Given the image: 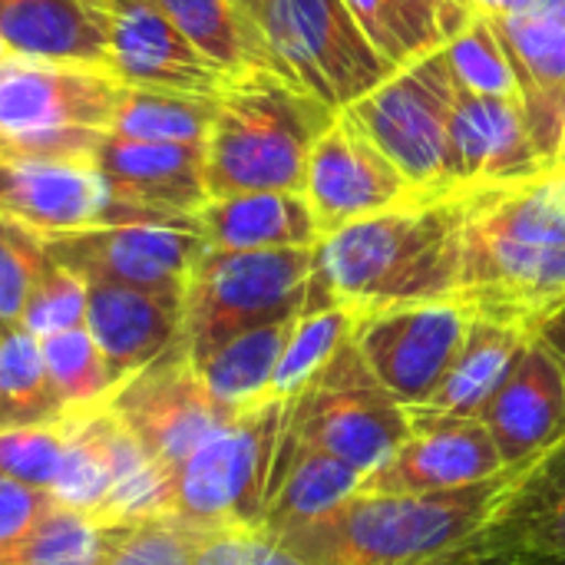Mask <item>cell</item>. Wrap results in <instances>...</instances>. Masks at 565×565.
I'll return each mask as SVG.
<instances>
[{"label": "cell", "instance_id": "cell-45", "mask_svg": "<svg viewBox=\"0 0 565 565\" xmlns=\"http://www.w3.org/2000/svg\"><path fill=\"white\" fill-rule=\"evenodd\" d=\"M480 17H510L533 7V0H470Z\"/></svg>", "mask_w": 565, "mask_h": 565}, {"label": "cell", "instance_id": "cell-20", "mask_svg": "<svg viewBox=\"0 0 565 565\" xmlns=\"http://www.w3.org/2000/svg\"><path fill=\"white\" fill-rule=\"evenodd\" d=\"M93 166L116 199L166 218H192L209 202L205 146L195 142H139L106 132Z\"/></svg>", "mask_w": 565, "mask_h": 565}, {"label": "cell", "instance_id": "cell-31", "mask_svg": "<svg viewBox=\"0 0 565 565\" xmlns=\"http://www.w3.org/2000/svg\"><path fill=\"white\" fill-rule=\"evenodd\" d=\"M116 526L53 507L23 540L0 550V565H103Z\"/></svg>", "mask_w": 565, "mask_h": 565}, {"label": "cell", "instance_id": "cell-2", "mask_svg": "<svg viewBox=\"0 0 565 565\" xmlns=\"http://www.w3.org/2000/svg\"><path fill=\"white\" fill-rule=\"evenodd\" d=\"M457 298L477 315L540 334L565 308V172L467 189Z\"/></svg>", "mask_w": 565, "mask_h": 565}, {"label": "cell", "instance_id": "cell-10", "mask_svg": "<svg viewBox=\"0 0 565 565\" xmlns=\"http://www.w3.org/2000/svg\"><path fill=\"white\" fill-rule=\"evenodd\" d=\"M285 430L295 440L338 457L367 480L404 444L411 411L381 387L351 338L331 364L288 401Z\"/></svg>", "mask_w": 565, "mask_h": 565}, {"label": "cell", "instance_id": "cell-24", "mask_svg": "<svg viewBox=\"0 0 565 565\" xmlns=\"http://www.w3.org/2000/svg\"><path fill=\"white\" fill-rule=\"evenodd\" d=\"M361 487L364 477L354 467L341 463L338 457L318 447L295 440L285 430L262 530L275 540H285L288 533L305 530L331 510H338L341 503H348L354 493H361Z\"/></svg>", "mask_w": 565, "mask_h": 565}, {"label": "cell", "instance_id": "cell-37", "mask_svg": "<svg viewBox=\"0 0 565 565\" xmlns=\"http://www.w3.org/2000/svg\"><path fill=\"white\" fill-rule=\"evenodd\" d=\"M202 530L189 526L175 513L149 516L116 526L109 556L103 565H192Z\"/></svg>", "mask_w": 565, "mask_h": 565}, {"label": "cell", "instance_id": "cell-4", "mask_svg": "<svg viewBox=\"0 0 565 565\" xmlns=\"http://www.w3.org/2000/svg\"><path fill=\"white\" fill-rule=\"evenodd\" d=\"M334 116V109L268 70L228 76L205 139L209 199L305 192L311 146Z\"/></svg>", "mask_w": 565, "mask_h": 565}, {"label": "cell", "instance_id": "cell-12", "mask_svg": "<svg viewBox=\"0 0 565 565\" xmlns=\"http://www.w3.org/2000/svg\"><path fill=\"white\" fill-rule=\"evenodd\" d=\"M106 407L172 477L222 424L238 414L212 397L182 344L119 384Z\"/></svg>", "mask_w": 565, "mask_h": 565}, {"label": "cell", "instance_id": "cell-22", "mask_svg": "<svg viewBox=\"0 0 565 565\" xmlns=\"http://www.w3.org/2000/svg\"><path fill=\"white\" fill-rule=\"evenodd\" d=\"M487 20L510 56L530 136L546 169H553L565 132V23L540 10Z\"/></svg>", "mask_w": 565, "mask_h": 565}, {"label": "cell", "instance_id": "cell-44", "mask_svg": "<svg viewBox=\"0 0 565 565\" xmlns=\"http://www.w3.org/2000/svg\"><path fill=\"white\" fill-rule=\"evenodd\" d=\"M417 3H424L427 10H434V17L440 20V30H444L447 40H454L473 17H480L470 0H417Z\"/></svg>", "mask_w": 565, "mask_h": 565}, {"label": "cell", "instance_id": "cell-13", "mask_svg": "<svg viewBox=\"0 0 565 565\" xmlns=\"http://www.w3.org/2000/svg\"><path fill=\"white\" fill-rule=\"evenodd\" d=\"M473 311L460 298L404 305L358 321L354 344L381 387L407 411L427 407L457 361Z\"/></svg>", "mask_w": 565, "mask_h": 565}, {"label": "cell", "instance_id": "cell-30", "mask_svg": "<svg viewBox=\"0 0 565 565\" xmlns=\"http://www.w3.org/2000/svg\"><path fill=\"white\" fill-rule=\"evenodd\" d=\"M182 36L228 76L262 70L252 30L235 0H152Z\"/></svg>", "mask_w": 565, "mask_h": 565}, {"label": "cell", "instance_id": "cell-32", "mask_svg": "<svg viewBox=\"0 0 565 565\" xmlns=\"http://www.w3.org/2000/svg\"><path fill=\"white\" fill-rule=\"evenodd\" d=\"M358 321L361 318L341 305L298 315L291 338L285 344V354L278 361L275 381H271V397L295 401L331 364V358L354 338Z\"/></svg>", "mask_w": 565, "mask_h": 565}, {"label": "cell", "instance_id": "cell-8", "mask_svg": "<svg viewBox=\"0 0 565 565\" xmlns=\"http://www.w3.org/2000/svg\"><path fill=\"white\" fill-rule=\"evenodd\" d=\"M288 401H262L222 424L179 470L172 513L189 526L262 530Z\"/></svg>", "mask_w": 565, "mask_h": 565}, {"label": "cell", "instance_id": "cell-11", "mask_svg": "<svg viewBox=\"0 0 565 565\" xmlns=\"http://www.w3.org/2000/svg\"><path fill=\"white\" fill-rule=\"evenodd\" d=\"M0 222L36 238L99 225H192L136 209L109 192L93 159H0Z\"/></svg>", "mask_w": 565, "mask_h": 565}, {"label": "cell", "instance_id": "cell-15", "mask_svg": "<svg viewBox=\"0 0 565 565\" xmlns=\"http://www.w3.org/2000/svg\"><path fill=\"white\" fill-rule=\"evenodd\" d=\"M510 473L480 417L411 411L404 444L381 463L361 493H447Z\"/></svg>", "mask_w": 565, "mask_h": 565}, {"label": "cell", "instance_id": "cell-19", "mask_svg": "<svg viewBox=\"0 0 565 565\" xmlns=\"http://www.w3.org/2000/svg\"><path fill=\"white\" fill-rule=\"evenodd\" d=\"M550 172L523 116L510 96H477L457 89L450 113V185L490 189Z\"/></svg>", "mask_w": 565, "mask_h": 565}, {"label": "cell", "instance_id": "cell-1", "mask_svg": "<svg viewBox=\"0 0 565 565\" xmlns=\"http://www.w3.org/2000/svg\"><path fill=\"white\" fill-rule=\"evenodd\" d=\"M467 189L420 192L315 245L305 311L341 305L358 318L457 298ZM301 311V315H305Z\"/></svg>", "mask_w": 565, "mask_h": 565}, {"label": "cell", "instance_id": "cell-43", "mask_svg": "<svg viewBox=\"0 0 565 565\" xmlns=\"http://www.w3.org/2000/svg\"><path fill=\"white\" fill-rule=\"evenodd\" d=\"M53 507L56 503L43 490H33L0 473V550L23 540Z\"/></svg>", "mask_w": 565, "mask_h": 565}, {"label": "cell", "instance_id": "cell-47", "mask_svg": "<svg viewBox=\"0 0 565 565\" xmlns=\"http://www.w3.org/2000/svg\"><path fill=\"white\" fill-rule=\"evenodd\" d=\"M497 565H565L563 556H513V559H497Z\"/></svg>", "mask_w": 565, "mask_h": 565}, {"label": "cell", "instance_id": "cell-40", "mask_svg": "<svg viewBox=\"0 0 565 565\" xmlns=\"http://www.w3.org/2000/svg\"><path fill=\"white\" fill-rule=\"evenodd\" d=\"M50 265L43 242L10 222H0V334L20 328L26 298Z\"/></svg>", "mask_w": 565, "mask_h": 565}, {"label": "cell", "instance_id": "cell-26", "mask_svg": "<svg viewBox=\"0 0 565 565\" xmlns=\"http://www.w3.org/2000/svg\"><path fill=\"white\" fill-rule=\"evenodd\" d=\"M533 338L536 334L473 315L467 341L457 361L450 364L447 377L427 401V411L454 414V417H480L483 407L493 401V394L507 384V377L513 374Z\"/></svg>", "mask_w": 565, "mask_h": 565}, {"label": "cell", "instance_id": "cell-6", "mask_svg": "<svg viewBox=\"0 0 565 565\" xmlns=\"http://www.w3.org/2000/svg\"><path fill=\"white\" fill-rule=\"evenodd\" d=\"M122 83L99 66L0 60V159H93Z\"/></svg>", "mask_w": 565, "mask_h": 565}, {"label": "cell", "instance_id": "cell-17", "mask_svg": "<svg viewBox=\"0 0 565 565\" xmlns=\"http://www.w3.org/2000/svg\"><path fill=\"white\" fill-rule=\"evenodd\" d=\"M106 73L129 89L218 96L228 73L205 60L152 0H106Z\"/></svg>", "mask_w": 565, "mask_h": 565}, {"label": "cell", "instance_id": "cell-3", "mask_svg": "<svg viewBox=\"0 0 565 565\" xmlns=\"http://www.w3.org/2000/svg\"><path fill=\"white\" fill-rule=\"evenodd\" d=\"M513 477L447 493H354L278 543L305 565H497L480 536Z\"/></svg>", "mask_w": 565, "mask_h": 565}, {"label": "cell", "instance_id": "cell-50", "mask_svg": "<svg viewBox=\"0 0 565 565\" xmlns=\"http://www.w3.org/2000/svg\"><path fill=\"white\" fill-rule=\"evenodd\" d=\"M86 3H93V7H99V10H103V3H106V0H86Z\"/></svg>", "mask_w": 565, "mask_h": 565}, {"label": "cell", "instance_id": "cell-7", "mask_svg": "<svg viewBox=\"0 0 565 565\" xmlns=\"http://www.w3.org/2000/svg\"><path fill=\"white\" fill-rule=\"evenodd\" d=\"M315 248H205L182 288V348L192 364L232 338L298 318L308 305Z\"/></svg>", "mask_w": 565, "mask_h": 565}, {"label": "cell", "instance_id": "cell-35", "mask_svg": "<svg viewBox=\"0 0 565 565\" xmlns=\"http://www.w3.org/2000/svg\"><path fill=\"white\" fill-rule=\"evenodd\" d=\"M454 86L477 96H510L520 99L516 76L497 26L487 17H473L454 40L444 46Z\"/></svg>", "mask_w": 565, "mask_h": 565}, {"label": "cell", "instance_id": "cell-16", "mask_svg": "<svg viewBox=\"0 0 565 565\" xmlns=\"http://www.w3.org/2000/svg\"><path fill=\"white\" fill-rule=\"evenodd\" d=\"M414 195L420 192L401 175V169L341 113L311 146L305 199L318 218L321 238Z\"/></svg>", "mask_w": 565, "mask_h": 565}, {"label": "cell", "instance_id": "cell-38", "mask_svg": "<svg viewBox=\"0 0 565 565\" xmlns=\"http://www.w3.org/2000/svg\"><path fill=\"white\" fill-rule=\"evenodd\" d=\"M66 450V414L50 424L0 430V473L50 497Z\"/></svg>", "mask_w": 565, "mask_h": 565}, {"label": "cell", "instance_id": "cell-39", "mask_svg": "<svg viewBox=\"0 0 565 565\" xmlns=\"http://www.w3.org/2000/svg\"><path fill=\"white\" fill-rule=\"evenodd\" d=\"M86 298L89 285L79 275L66 271L63 265L50 262L26 298L20 328H26L40 341L50 334L86 328Z\"/></svg>", "mask_w": 565, "mask_h": 565}, {"label": "cell", "instance_id": "cell-23", "mask_svg": "<svg viewBox=\"0 0 565 565\" xmlns=\"http://www.w3.org/2000/svg\"><path fill=\"white\" fill-rule=\"evenodd\" d=\"M195 222L205 248L218 252L315 248L321 242L305 192H242L209 199L195 212Z\"/></svg>", "mask_w": 565, "mask_h": 565}, {"label": "cell", "instance_id": "cell-33", "mask_svg": "<svg viewBox=\"0 0 565 565\" xmlns=\"http://www.w3.org/2000/svg\"><path fill=\"white\" fill-rule=\"evenodd\" d=\"M40 351H43V367H46L50 387L66 414L103 407L116 394L109 364L86 328L50 334L40 341Z\"/></svg>", "mask_w": 565, "mask_h": 565}, {"label": "cell", "instance_id": "cell-21", "mask_svg": "<svg viewBox=\"0 0 565 565\" xmlns=\"http://www.w3.org/2000/svg\"><path fill=\"white\" fill-rule=\"evenodd\" d=\"M86 331L119 387L182 344V291L89 285Z\"/></svg>", "mask_w": 565, "mask_h": 565}, {"label": "cell", "instance_id": "cell-9", "mask_svg": "<svg viewBox=\"0 0 565 565\" xmlns=\"http://www.w3.org/2000/svg\"><path fill=\"white\" fill-rule=\"evenodd\" d=\"M454 76L444 46L401 66L341 116L367 136L417 192H457L450 185Z\"/></svg>", "mask_w": 565, "mask_h": 565}, {"label": "cell", "instance_id": "cell-48", "mask_svg": "<svg viewBox=\"0 0 565 565\" xmlns=\"http://www.w3.org/2000/svg\"><path fill=\"white\" fill-rule=\"evenodd\" d=\"M550 172H565V132H563V142H559V152H556V162H553V169Z\"/></svg>", "mask_w": 565, "mask_h": 565}, {"label": "cell", "instance_id": "cell-18", "mask_svg": "<svg viewBox=\"0 0 565 565\" xmlns=\"http://www.w3.org/2000/svg\"><path fill=\"white\" fill-rule=\"evenodd\" d=\"M487 424L510 473L530 470L565 437V361L536 334L507 384L483 407Z\"/></svg>", "mask_w": 565, "mask_h": 565}, {"label": "cell", "instance_id": "cell-28", "mask_svg": "<svg viewBox=\"0 0 565 565\" xmlns=\"http://www.w3.org/2000/svg\"><path fill=\"white\" fill-rule=\"evenodd\" d=\"M218 96L172 89H122L109 132L139 142H195L205 146L215 122Z\"/></svg>", "mask_w": 565, "mask_h": 565}, {"label": "cell", "instance_id": "cell-42", "mask_svg": "<svg viewBox=\"0 0 565 565\" xmlns=\"http://www.w3.org/2000/svg\"><path fill=\"white\" fill-rule=\"evenodd\" d=\"M556 493H565V437L550 447L530 470L516 473L500 500V510L493 513L503 516V513H513V510H523V507H533L540 500H550Z\"/></svg>", "mask_w": 565, "mask_h": 565}, {"label": "cell", "instance_id": "cell-5", "mask_svg": "<svg viewBox=\"0 0 565 565\" xmlns=\"http://www.w3.org/2000/svg\"><path fill=\"white\" fill-rule=\"evenodd\" d=\"M262 70L341 113L397 73L344 0H235Z\"/></svg>", "mask_w": 565, "mask_h": 565}, {"label": "cell", "instance_id": "cell-34", "mask_svg": "<svg viewBox=\"0 0 565 565\" xmlns=\"http://www.w3.org/2000/svg\"><path fill=\"white\" fill-rule=\"evenodd\" d=\"M364 36L391 66H407L447 43L440 20L417 0H344Z\"/></svg>", "mask_w": 565, "mask_h": 565}, {"label": "cell", "instance_id": "cell-14", "mask_svg": "<svg viewBox=\"0 0 565 565\" xmlns=\"http://www.w3.org/2000/svg\"><path fill=\"white\" fill-rule=\"evenodd\" d=\"M50 262L86 285H119L142 291H182L192 265L205 252L199 222L192 225H99L40 238Z\"/></svg>", "mask_w": 565, "mask_h": 565}, {"label": "cell", "instance_id": "cell-41", "mask_svg": "<svg viewBox=\"0 0 565 565\" xmlns=\"http://www.w3.org/2000/svg\"><path fill=\"white\" fill-rule=\"evenodd\" d=\"M192 565H305L285 543L265 530H212L202 533Z\"/></svg>", "mask_w": 565, "mask_h": 565}, {"label": "cell", "instance_id": "cell-36", "mask_svg": "<svg viewBox=\"0 0 565 565\" xmlns=\"http://www.w3.org/2000/svg\"><path fill=\"white\" fill-rule=\"evenodd\" d=\"M490 563L513 556H563L565 559V493L540 500L533 507L503 513L480 536Z\"/></svg>", "mask_w": 565, "mask_h": 565}, {"label": "cell", "instance_id": "cell-27", "mask_svg": "<svg viewBox=\"0 0 565 565\" xmlns=\"http://www.w3.org/2000/svg\"><path fill=\"white\" fill-rule=\"evenodd\" d=\"M295 321L298 318L245 331L192 367L199 371L212 397L222 401L228 411H248L262 401H271V381Z\"/></svg>", "mask_w": 565, "mask_h": 565}, {"label": "cell", "instance_id": "cell-46", "mask_svg": "<svg viewBox=\"0 0 565 565\" xmlns=\"http://www.w3.org/2000/svg\"><path fill=\"white\" fill-rule=\"evenodd\" d=\"M540 334H543V338L559 351V358L565 361V308L556 315V318H553V321H550V324H546V328H543V331H540Z\"/></svg>", "mask_w": 565, "mask_h": 565}, {"label": "cell", "instance_id": "cell-29", "mask_svg": "<svg viewBox=\"0 0 565 565\" xmlns=\"http://www.w3.org/2000/svg\"><path fill=\"white\" fill-rule=\"evenodd\" d=\"M63 414L43 367L40 338L26 328L0 334V430L50 424Z\"/></svg>", "mask_w": 565, "mask_h": 565}, {"label": "cell", "instance_id": "cell-49", "mask_svg": "<svg viewBox=\"0 0 565 565\" xmlns=\"http://www.w3.org/2000/svg\"><path fill=\"white\" fill-rule=\"evenodd\" d=\"M3 56H10V46H7V40L0 36V60H3Z\"/></svg>", "mask_w": 565, "mask_h": 565}, {"label": "cell", "instance_id": "cell-25", "mask_svg": "<svg viewBox=\"0 0 565 565\" xmlns=\"http://www.w3.org/2000/svg\"><path fill=\"white\" fill-rule=\"evenodd\" d=\"M10 53L106 70V17L86 0H0Z\"/></svg>", "mask_w": 565, "mask_h": 565}]
</instances>
